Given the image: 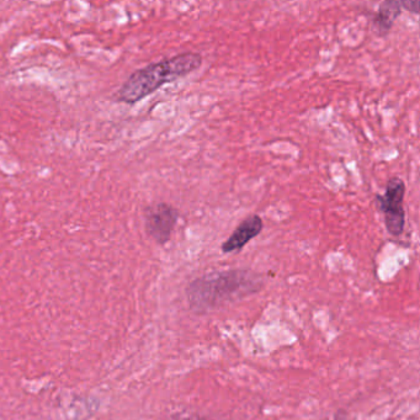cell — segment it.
<instances>
[{
    "label": "cell",
    "instance_id": "cell-1",
    "mask_svg": "<svg viewBox=\"0 0 420 420\" xmlns=\"http://www.w3.org/2000/svg\"><path fill=\"white\" fill-rule=\"evenodd\" d=\"M263 278L244 269L206 274L189 285L186 295L194 312L206 313L261 290Z\"/></svg>",
    "mask_w": 420,
    "mask_h": 420
},
{
    "label": "cell",
    "instance_id": "cell-2",
    "mask_svg": "<svg viewBox=\"0 0 420 420\" xmlns=\"http://www.w3.org/2000/svg\"><path fill=\"white\" fill-rule=\"evenodd\" d=\"M202 56L196 52H184L159 62L137 69L118 89V99L124 104H136L157 92L164 84L178 81L200 68Z\"/></svg>",
    "mask_w": 420,
    "mask_h": 420
},
{
    "label": "cell",
    "instance_id": "cell-3",
    "mask_svg": "<svg viewBox=\"0 0 420 420\" xmlns=\"http://www.w3.org/2000/svg\"><path fill=\"white\" fill-rule=\"evenodd\" d=\"M406 184L401 178L393 176L386 185L383 195H377L376 204L378 210L384 216V224L389 235L399 237L404 231L406 211H404Z\"/></svg>",
    "mask_w": 420,
    "mask_h": 420
},
{
    "label": "cell",
    "instance_id": "cell-4",
    "mask_svg": "<svg viewBox=\"0 0 420 420\" xmlns=\"http://www.w3.org/2000/svg\"><path fill=\"white\" fill-rule=\"evenodd\" d=\"M178 221L179 211L166 202L150 205L144 211L146 232L157 244L161 246L170 241Z\"/></svg>",
    "mask_w": 420,
    "mask_h": 420
},
{
    "label": "cell",
    "instance_id": "cell-5",
    "mask_svg": "<svg viewBox=\"0 0 420 420\" xmlns=\"http://www.w3.org/2000/svg\"><path fill=\"white\" fill-rule=\"evenodd\" d=\"M263 228L264 223L261 217L258 215L247 217L243 222L239 223V226L233 231V233L229 235L228 239L223 241L221 250L226 254L241 250L249 241L258 237Z\"/></svg>",
    "mask_w": 420,
    "mask_h": 420
},
{
    "label": "cell",
    "instance_id": "cell-6",
    "mask_svg": "<svg viewBox=\"0 0 420 420\" xmlns=\"http://www.w3.org/2000/svg\"><path fill=\"white\" fill-rule=\"evenodd\" d=\"M401 1H397V0L383 1L380 4L375 14V18L372 20V30L376 32L378 36H382V38L389 35L395 20L401 15Z\"/></svg>",
    "mask_w": 420,
    "mask_h": 420
},
{
    "label": "cell",
    "instance_id": "cell-7",
    "mask_svg": "<svg viewBox=\"0 0 420 420\" xmlns=\"http://www.w3.org/2000/svg\"><path fill=\"white\" fill-rule=\"evenodd\" d=\"M401 5L404 10H408L410 13L419 14L420 4L418 0H408V1H401Z\"/></svg>",
    "mask_w": 420,
    "mask_h": 420
},
{
    "label": "cell",
    "instance_id": "cell-8",
    "mask_svg": "<svg viewBox=\"0 0 420 420\" xmlns=\"http://www.w3.org/2000/svg\"><path fill=\"white\" fill-rule=\"evenodd\" d=\"M173 420H183V419H181V418H175V419H173ZM186 420H205V419H200V418H186Z\"/></svg>",
    "mask_w": 420,
    "mask_h": 420
}]
</instances>
